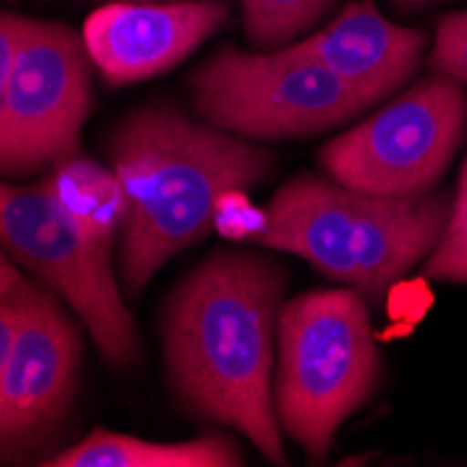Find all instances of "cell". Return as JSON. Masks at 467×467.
Listing matches in <instances>:
<instances>
[{"label": "cell", "instance_id": "obj_1", "mask_svg": "<svg viewBox=\"0 0 467 467\" xmlns=\"http://www.w3.org/2000/svg\"><path fill=\"white\" fill-rule=\"evenodd\" d=\"M283 272L261 254L216 252L174 291L165 361L174 389L199 414L241 431L285 464L272 392Z\"/></svg>", "mask_w": 467, "mask_h": 467}, {"label": "cell", "instance_id": "obj_2", "mask_svg": "<svg viewBox=\"0 0 467 467\" xmlns=\"http://www.w3.org/2000/svg\"><path fill=\"white\" fill-rule=\"evenodd\" d=\"M130 213L120 233V275L132 294L216 227L224 196L258 185L272 154L171 107L126 118L109 140Z\"/></svg>", "mask_w": 467, "mask_h": 467}, {"label": "cell", "instance_id": "obj_3", "mask_svg": "<svg viewBox=\"0 0 467 467\" xmlns=\"http://www.w3.org/2000/svg\"><path fill=\"white\" fill-rule=\"evenodd\" d=\"M448 216L440 193L384 199L300 174L275 193L246 241L300 254L322 275L380 296L429 258Z\"/></svg>", "mask_w": 467, "mask_h": 467}, {"label": "cell", "instance_id": "obj_4", "mask_svg": "<svg viewBox=\"0 0 467 467\" xmlns=\"http://www.w3.org/2000/svg\"><path fill=\"white\" fill-rule=\"evenodd\" d=\"M378 378L380 358L358 291H311L283 306L275 411L311 462L327 456L336 431L372 398Z\"/></svg>", "mask_w": 467, "mask_h": 467}, {"label": "cell", "instance_id": "obj_5", "mask_svg": "<svg viewBox=\"0 0 467 467\" xmlns=\"http://www.w3.org/2000/svg\"><path fill=\"white\" fill-rule=\"evenodd\" d=\"M191 96L210 126L258 140L319 135L375 104L296 42L264 54L222 48L193 73Z\"/></svg>", "mask_w": 467, "mask_h": 467}, {"label": "cell", "instance_id": "obj_6", "mask_svg": "<svg viewBox=\"0 0 467 467\" xmlns=\"http://www.w3.org/2000/svg\"><path fill=\"white\" fill-rule=\"evenodd\" d=\"M467 123V96L451 76L422 78L398 101L319 151L333 182L358 193L422 196L445 174Z\"/></svg>", "mask_w": 467, "mask_h": 467}, {"label": "cell", "instance_id": "obj_7", "mask_svg": "<svg viewBox=\"0 0 467 467\" xmlns=\"http://www.w3.org/2000/svg\"><path fill=\"white\" fill-rule=\"evenodd\" d=\"M0 244L78 314L107 361L140 356V336L115 283L109 252L48 193L46 185H0Z\"/></svg>", "mask_w": 467, "mask_h": 467}, {"label": "cell", "instance_id": "obj_8", "mask_svg": "<svg viewBox=\"0 0 467 467\" xmlns=\"http://www.w3.org/2000/svg\"><path fill=\"white\" fill-rule=\"evenodd\" d=\"M84 39L59 23L28 20L0 101V171L28 174L78 151L90 112Z\"/></svg>", "mask_w": 467, "mask_h": 467}, {"label": "cell", "instance_id": "obj_9", "mask_svg": "<svg viewBox=\"0 0 467 467\" xmlns=\"http://www.w3.org/2000/svg\"><path fill=\"white\" fill-rule=\"evenodd\" d=\"M230 17L227 0H115L84 23V48L112 84H132L188 59Z\"/></svg>", "mask_w": 467, "mask_h": 467}, {"label": "cell", "instance_id": "obj_10", "mask_svg": "<svg viewBox=\"0 0 467 467\" xmlns=\"http://www.w3.org/2000/svg\"><path fill=\"white\" fill-rule=\"evenodd\" d=\"M78 358V330L59 306V294L28 283V308L0 378V445L42 431L67 409Z\"/></svg>", "mask_w": 467, "mask_h": 467}, {"label": "cell", "instance_id": "obj_11", "mask_svg": "<svg viewBox=\"0 0 467 467\" xmlns=\"http://www.w3.org/2000/svg\"><path fill=\"white\" fill-rule=\"evenodd\" d=\"M426 42V31L395 26L372 0H353L322 31L296 46L372 101H380L414 76Z\"/></svg>", "mask_w": 467, "mask_h": 467}, {"label": "cell", "instance_id": "obj_12", "mask_svg": "<svg viewBox=\"0 0 467 467\" xmlns=\"http://www.w3.org/2000/svg\"><path fill=\"white\" fill-rule=\"evenodd\" d=\"M51 467H238L241 453L227 437L151 442L112 431H93L70 451L42 462Z\"/></svg>", "mask_w": 467, "mask_h": 467}, {"label": "cell", "instance_id": "obj_13", "mask_svg": "<svg viewBox=\"0 0 467 467\" xmlns=\"http://www.w3.org/2000/svg\"><path fill=\"white\" fill-rule=\"evenodd\" d=\"M42 185L101 249H112L130 213V202L115 171L96 160L73 154L57 162Z\"/></svg>", "mask_w": 467, "mask_h": 467}, {"label": "cell", "instance_id": "obj_14", "mask_svg": "<svg viewBox=\"0 0 467 467\" xmlns=\"http://www.w3.org/2000/svg\"><path fill=\"white\" fill-rule=\"evenodd\" d=\"M244 34L252 48H285L294 36L306 34L333 0H238Z\"/></svg>", "mask_w": 467, "mask_h": 467}, {"label": "cell", "instance_id": "obj_15", "mask_svg": "<svg viewBox=\"0 0 467 467\" xmlns=\"http://www.w3.org/2000/svg\"><path fill=\"white\" fill-rule=\"evenodd\" d=\"M426 275L434 280L467 283V162L462 168L456 199L451 202L445 233L426 258Z\"/></svg>", "mask_w": 467, "mask_h": 467}, {"label": "cell", "instance_id": "obj_16", "mask_svg": "<svg viewBox=\"0 0 467 467\" xmlns=\"http://www.w3.org/2000/svg\"><path fill=\"white\" fill-rule=\"evenodd\" d=\"M429 65L456 81H467V12L440 17Z\"/></svg>", "mask_w": 467, "mask_h": 467}, {"label": "cell", "instance_id": "obj_17", "mask_svg": "<svg viewBox=\"0 0 467 467\" xmlns=\"http://www.w3.org/2000/svg\"><path fill=\"white\" fill-rule=\"evenodd\" d=\"M26 308H28V280H23V285L15 294H9L6 300H0V378H4V369L9 364L15 336L23 325Z\"/></svg>", "mask_w": 467, "mask_h": 467}, {"label": "cell", "instance_id": "obj_18", "mask_svg": "<svg viewBox=\"0 0 467 467\" xmlns=\"http://www.w3.org/2000/svg\"><path fill=\"white\" fill-rule=\"evenodd\" d=\"M26 28H28V17H20L15 12H0V101H4L9 70L26 36Z\"/></svg>", "mask_w": 467, "mask_h": 467}, {"label": "cell", "instance_id": "obj_19", "mask_svg": "<svg viewBox=\"0 0 467 467\" xmlns=\"http://www.w3.org/2000/svg\"><path fill=\"white\" fill-rule=\"evenodd\" d=\"M23 285V275L20 269L12 264L9 258V249L0 244V300H6L9 294H15Z\"/></svg>", "mask_w": 467, "mask_h": 467}, {"label": "cell", "instance_id": "obj_20", "mask_svg": "<svg viewBox=\"0 0 467 467\" xmlns=\"http://www.w3.org/2000/svg\"><path fill=\"white\" fill-rule=\"evenodd\" d=\"M437 4H445V0H392V6L400 12H417V9L437 6Z\"/></svg>", "mask_w": 467, "mask_h": 467}, {"label": "cell", "instance_id": "obj_21", "mask_svg": "<svg viewBox=\"0 0 467 467\" xmlns=\"http://www.w3.org/2000/svg\"><path fill=\"white\" fill-rule=\"evenodd\" d=\"M143 4H162V0H143Z\"/></svg>", "mask_w": 467, "mask_h": 467}]
</instances>
